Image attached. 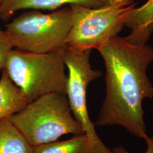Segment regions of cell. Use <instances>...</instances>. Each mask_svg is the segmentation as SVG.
<instances>
[{
    "instance_id": "7c38bea8",
    "label": "cell",
    "mask_w": 153,
    "mask_h": 153,
    "mask_svg": "<svg viewBox=\"0 0 153 153\" xmlns=\"http://www.w3.org/2000/svg\"><path fill=\"white\" fill-rule=\"evenodd\" d=\"M146 143L147 150L145 153H153V137L147 136L143 139ZM112 153H130L122 145H118L111 149Z\"/></svg>"
},
{
    "instance_id": "6da1fadb",
    "label": "cell",
    "mask_w": 153,
    "mask_h": 153,
    "mask_svg": "<svg viewBox=\"0 0 153 153\" xmlns=\"http://www.w3.org/2000/svg\"><path fill=\"white\" fill-rule=\"evenodd\" d=\"M97 50L105 65L106 94L94 125L120 126L144 139L148 134L142 102L153 99V84L147 73L153 61V47L117 36Z\"/></svg>"
},
{
    "instance_id": "3957f363",
    "label": "cell",
    "mask_w": 153,
    "mask_h": 153,
    "mask_svg": "<svg viewBox=\"0 0 153 153\" xmlns=\"http://www.w3.org/2000/svg\"><path fill=\"white\" fill-rule=\"evenodd\" d=\"M65 49L46 53L10 51L4 70L28 103L48 93L66 94Z\"/></svg>"
},
{
    "instance_id": "9c48e42d",
    "label": "cell",
    "mask_w": 153,
    "mask_h": 153,
    "mask_svg": "<svg viewBox=\"0 0 153 153\" xmlns=\"http://www.w3.org/2000/svg\"><path fill=\"white\" fill-rule=\"evenodd\" d=\"M33 150L9 118L0 120V153H33Z\"/></svg>"
},
{
    "instance_id": "7a4b0ae2",
    "label": "cell",
    "mask_w": 153,
    "mask_h": 153,
    "mask_svg": "<svg viewBox=\"0 0 153 153\" xmlns=\"http://www.w3.org/2000/svg\"><path fill=\"white\" fill-rule=\"evenodd\" d=\"M9 119L32 146L55 141L68 134H84L64 93L44 95Z\"/></svg>"
},
{
    "instance_id": "5bb4252c",
    "label": "cell",
    "mask_w": 153,
    "mask_h": 153,
    "mask_svg": "<svg viewBox=\"0 0 153 153\" xmlns=\"http://www.w3.org/2000/svg\"><path fill=\"white\" fill-rule=\"evenodd\" d=\"M1 0H0V5H1Z\"/></svg>"
},
{
    "instance_id": "30bf717a",
    "label": "cell",
    "mask_w": 153,
    "mask_h": 153,
    "mask_svg": "<svg viewBox=\"0 0 153 153\" xmlns=\"http://www.w3.org/2000/svg\"><path fill=\"white\" fill-rule=\"evenodd\" d=\"M33 153H94V149L87 136L82 134L65 141L33 146Z\"/></svg>"
},
{
    "instance_id": "ba28073f",
    "label": "cell",
    "mask_w": 153,
    "mask_h": 153,
    "mask_svg": "<svg viewBox=\"0 0 153 153\" xmlns=\"http://www.w3.org/2000/svg\"><path fill=\"white\" fill-rule=\"evenodd\" d=\"M28 103L21 90L3 70L0 78V120L9 118L23 109Z\"/></svg>"
},
{
    "instance_id": "8fae6325",
    "label": "cell",
    "mask_w": 153,
    "mask_h": 153,
    "mask_svg": "<svg viewBox=\"0 0 153 153\" xmlns=\"http://www.w3.org/2000/svg\"><path fill=\"white\" fill-rule=\"evenodd\" d=\"M13 48L4 31L0 29V70H4L8 55Z\"/></svg>"
},
{
    "instance_id": "52a82bcc",
    "label": "cell",
    "mask_w": 153,
    "mask_h": 153,
    "mask_svg": "<svg viewBox=\"0 0 153 153\" xmlns=\"http://www.w3.org/2000/svg\"><path fill=\"white\" fill-rule=\"evenodd\" d=\"M71 4H79L90 8H98L105 6L103 0H1L0 18L6 21L19 10L55 11L62 6Z\"/></svg>"
},
{
    "instance_id": "277c9868",
    "label": "cell",
    "mask_w": 153,
    "mask_h": 153,
    "mask_svg": "<svg viewBox=\"0 0 153 153\" xmlns=\"http://www.w3.org/2000/svg\"><path fill=\"white\" fill-rule=\"evenodd\" d=\"M71 27L69 5L44 14L30 10L6 24L4 30L13 48L35 53H46L66 47Z\"/></svg>"
},
{
    "instance_id": "4fadbf2b",
    "label": "cell",
    "mask_w": 153,
    "mask_h": 153,
    "mask_svg": "<svg viewBox=\"0 0 153 153\" xmlns=\"http://www.w3.org/2000/svg\"><path fill=\"white\" fill-rule=\"evenodd\" d=\"M105 6L120 5L124 4H129L133 2V0H103Z\"/></svg>"
},
{
    "instance_id": "5b68a950",
    "label": "cell",
    "mask_w": 153,
    "mask_h": 153,
    "mask_svg": "<svg viewBox=\"0 0 153 153\" xmlns=\"http://www.w3.org/2000/svg\"><path fill=\"white\" fill-rule=\"evenodd\" d=\"M71 27L66 47L76 51L98 49L117 36L123 29L127 15L136 4L106 5L90 8L79 4L69 5Z\"/></svg>"
},
{
    "instance_id": "8992f818",
    "label": "cell",
    "mask_w": 153,
    "mask_h": 153,
    "mask_svg": "<svg viewBox=\"0 0 153 153\" xmlns=\"http://www.w3.org/2000/svg\"><path fill=\"white\" fill-rule=\"evenodd\" d=\"M91 52L90 49L73 51L66 47L64 57L68 71L66 95L71 112L91 142L94 153H112L99 137L88 113L87 88L91 82L102 76L101 71L92 68L90 61Z\"/></svg>"
}]
</instances>
